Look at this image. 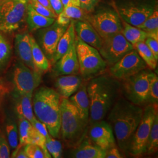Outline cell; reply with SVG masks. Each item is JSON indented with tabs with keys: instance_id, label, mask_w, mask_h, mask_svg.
<instances>
[{
	"instance_id": "6da1fadb",
	"label": "cell",
	"mask_w": 158,
	"mask_h": 158,
	"mask_svg": "<svg viewBox=\"0 0 158 158\" xmlns=\"http://www.w3.org/2000/svg\"><path fill=\"white\" fill-rule=\"evenodd\" d=\"M121 81L110 74H102L87 83L90 102L89 125L105 118L121 94Z\"/></svg>"
},
{
	"instance_id": "7a4b0ae2",
	"label": "cell",
	"mask_w": 158,
	"mask_h": 158,
	"mask_svg": "<svg viewBox=\"0 0 158 158\" xmlns=\"http://www.w3.org/2000/svg\"><path fill=\"white\" fill-rule=\"evenodd\" d=\"M143 111L142 107L124 97H119L106 116L113 128L119 148L125 155H128L131 139L140 122Z\"/></svg>"
},
{
	"instance_id": "3957f363",
	"label": "cell",
	"mask_w": 158,
	"mask_h": 158,
	"mask_svg": "<svg viewBox=\"0 0 158 158\" xmlns=\"http://www.w3.org/2000/svg\"><path fill=\"white\" fill-rule=\"evenodd\" d=\"M61 97L51 87H41L33 97L32 107L35 117L45 125L49 134L57 138L60 129Z\"/></svg>"
},
{
	"instance_id": "277c9868",
	"label": "cell",
	"mask_w": 158,
	"mask_h": 158,
	"mask_svg": "<svg viewBox=\"0 0 158 158\" xmlns=\"http://www.w3.org/2000/svg\"><path fill=\"white\" fill-rule=\"evenodd\" d=\"M60 108V133L65 143L74 148L85 138L88 126L80 118L76 108L69 98H62Z\"/></svg>"
},
{
	"instance_id": "5b68a950",
	"label": "cell",
	"mask_w": 158,
	"mask_h": 158,
	"mask_svg": "<svg viewBox=\"0 0 158 158\" xmlns=\"http://www.w3.org/2000/svg\"><path fill=\"white\" fill-rule=\"evenodd\" d=\"M76 49L79 65V74L84 81H89L104 74L107 64L98 51L85 44L76 36Z\"/></svg>"
},
{
	"instance_id": "8992f818",
	"label": "cell",
	"mask_w": 158,
	"mask_h": 158,
	"mask_svg": "<svg viewBox=\"0 0 158 158\" xmlns=\"http://www.w3.org/2000/svg\"><path fill=\"white\" fill-rule=\"evenodd\" d=\"M113 7L120 18L138 27L158 8L157 0H113Z\"/></svg>"
},
{
	"instance_id": "52a82bcc",
	"label": "cell",
	"mask_w": 158,
	"mask_h": 158,
	"mask_svg": "<svg viewBox=\"0 0 158 158\" xmlns=\"http://www.w3.org/2000/svg\"><path fill=\"white\" fill-rule=\"evenodd\" d=\"M154 72L145 69L121 81V94L125 99L137 106L148 104L149 84Z\"/></svg>"
},
{
	"instance_id": "ba28073f",
	"label": "cell",
	"mask_w": 158,
	"mask_h": 158,
	"mask_svg": "<svg viewBox=\"0 0 158 158\" xmlns=\"http://www.w3.org/2000/svg\"><path fill=\"white\" fill-rule=\"evenodd\" d=\"M157 113L158 105L148 104L145 106L140 122L131 139L128 154L138 156L146 153L148 137Z\"/></svg>"
},
{
	"instance_id": "9c48e42d",
	"label": "cell",
	"mask_w": 158,
	"mask_h": 158,
	"mask_svg": "<svg viewBox=\"0 0 158 158\" xmlns=\"http://www.w3.org/2000/svg\"><path fill=\"white\" fill-rule=\"evenodd\" d=\"M28 0H4L0 3V31L10 33L21 27L26 19Z\"/></svg>"
},
{
	"instance_id": "30bf717a",
	"label": "cell",
	"mask_w": 158,
	"mask_h": 158,
	"mask_svg": "<svg viewBox=\"0 0 158 158\" xmlns=\"http://www.w3.org/2000/svg\"><path fill=\"white\" fill-rule=\"evenodd\" d=\"M87 21L90 23L102 39L122 32V21L114 8H103L94 14L88 15Z\"/></svg>"
},
{
	"instance_id": "8fae6325",
	"label": "cell",
	"mask_w": 158,
	"mask_h": 158,
	"mask_svg": "<svg viewBox=\"0 0 158 158\" xmlns=\"http://www.w3.org/2000/svg\"><path fill=\"white\" fill-rule=\"evenodd\" d=\"M133 49L132 45L120 32L102 39V46L98 52L110 67Z\"/></svg>"
},
{
	"instance_id": "7c38bea8",
	"label": "cell",
	"mask_w": 158,
	"mask_h": 158,
	"mask_svg": "<svg viewBox=\"0 0 158 158\" xmlns=\"http://www.w3.org/2000/svg\"><path fill=\"white\" fill-rule=\"evenodd\" d=\"M42 73L34 71L22 62H17L13 71L15 93L33 96V93L42 81Z\"/></svg>"
},
{
	"instance_id": "4fadbf2b",
	"label": "cell",
	"mask_w": 158,
	"mask_h": 158,
	"mask_svg": "<svg viewBox=\"0 0 158 158\" xmlns=\"http://www.w3.org/2000/svg\"><path fill=\"white\" fill-rule=\"evenodd\" d=\"M147 68L146 63L137 51L133 49L110 66L108 72L114 78L121 81Z\"/></svg>"
},
{
	"instance_id": "5bb4252c",
	"label": "cell",
	"mask_w": 158,
	"mask_h": 158,
	"mask_svg": "<svg viewBox=\"0 0 158 158\" xmlns=\"http://www.w3.org/2000/svg\"><path fill=\"white\" fill-rule=\"evenodd\" d=\"M68 27L59 25L55 20L50 26L38 29L40 31L38 34V44L51 63L55 53L58 42Z\"/></svg>"
},
{
	"instance_id": "9a60e30c",
	"label": "cell",
	"mask_w": 158,
	"mask_h": 158,
	"mask_svg": "<svg viewBox=\"0 0 158 158\" xmlns=\"http://www.w3.org/2000/svg\"><path fill=\"white\" fill-rule=\"evenodd\" d=\"M88 128V138L97 147L106 151L116 146L113 128L107 121L102 119L89 125Z\"/></svg>"
},
{
	"instance_id": "2e32d148",
	"label": "cell",
	"mask_w": 158,
	"mask_h": 158,
	"mask_svg": "<svg viewBox=\"0 0 158 158\" xmlns=\"http://www.w3.org/2000/svg\"><path fill=\"white\" fill-rule=\"evenodd\" d=\"M52 71L55 76L79 74L75 42L70 49L54 63Z\"/></svg>"
},
{
	"instance_id": "e0dca14e",
	"label": "cell",
	"mask_w": 158,
	"mask_h": 158,
	"mask_svg": "<svg viewBox=\"0 0 158 158\" xmlns=\"http://www.w3.org/2000/svg\"><path fill=\"white\" fill-rule=\"evenodd\" d=\"M84 80L77 74H68L57 76L55 87L62 98H69L79 90Z\"/></svg>"
},
{
	"instance_id": "ac0fdd59",
	"label": "cell",
	"mask_w": 158,
	"mask_h": 158,
	"mask_svg": "<svg viewBox=\"0 0 158 158\" xmlns=\"http://www.w3.org/2000/svg\"><path fill=\"white\" fill-rule=\"evenodd\" d=\"M30 35L27 32L17 34L15 38V52L21 62L34 71L40 72L33 61Z\"/></svg>"
},
{
	"instance_id": "d6986e66",
	"label": "cell",
	"mask_w": 158,
	"mask_h": 158,
	"mask_svg": "<svg viewBox=\"0 0 158 158\" xmlns=\"http://www.w3.org/2000/svg\"><path fill=\"white\" fill-rule=\"evenodd\" d=\"M74 30L77 36L82 41L98 51L100 49L102 39L90 23L87 21H74Z\"/></svg>"
},
{
	"instance_id": "ffe728a7",
	"label": "cell",
	"mask_w": 158,
	"mask_h": 158,
	"mask_svg": "<svg viewBox=\"0 0 158 158\" xmlns=\"http://www.w3.org/2000/svg\"><path fill=\"white\" fill-rule=\"evenodd\" d=\"M87 81H84L79 90L69 98V101L76 108L85 125L88 126L90 114V102L87 92Z\"/></svg>"
},
{
	"instance_id": "44dd1931",
	"label": "cell",
	"mask_w": 158,
	"mask_h": 158,
	"mask_svg": "<svg viewBox=\"0 0 158 158\" xmlns=\"http://www.w3.org/2000/svg\"><path fill=\"white\" fill-rule=\"evenodd\" d=\"M106 151L97 147L89 138H85L70 152L69 156L74 158H106Z\"/></svg>"
},
{
	"instance_id": "7402d4cb",
	"label": "cell",
	"mask_w": 158,
	"mask_h": 158,
	"mask_svg": "<svg viewBox=\"0 0 158 158\" xmlns=\"http://www.w3.org/2000/svg\"><path fill=\"white\" fill-rule=\"evenodd\" d=\"M76 34L74 30V21H72L68 25V28L59 40L57 45L55 53L51 63L54 64L58 59L68 52L75 42Z\"/></svg>"
},
{
	"instance_id": "603a6c76",
	"label": "cell",
	"mask_w": 158,
	"mask_h": 158,
	"mask_svg": "<svg viewBox=\"0 0 158 158\" xmlns=\"http://www.w3.org/2000/svg\"><path fill=\"white\" fill-rule=\"evenodd\" d=\"M32 96L15 93V111L18 117L27 119L32 123L35 118L32 107Z\"/></svg>"
},
{
	"instance_id": "cb8c5ba5",
	"label": "cell",
	"mask_w": 158,
	"mask_h": 158,
	"mask_svg": "<svg viewBox=\"0 0 158 158\" xmlns=\"http://www.w3.org/2000/svg\"><path fill=\"white\" fill-rule=\"evenodd\" d=\"M53 18L46 17L35 11L34 8L28 2V9L26 21L31 32H34L41 28H44L51 25L55 21Z\"/></svg>"
},
{
	"instance_id": "d4e9b609",
	"label": "cell",
	"mask_w": 158,
	"mask_h": 158,
	"mask_svg": "<svg viewBox=\"0 0 158 158\" xmlns=\"http://www.w3.org/2000/svg\"><path fill=\"white\" fill-rule=\"evenodd\" d=\"M32 54L34 64L40 73H45L51 68V63L41 49L33 36L30 35Z\"/></svg>"
},
{
	"instance_id": "484cf974",
	"label": "cell",
	"mask_w": 158,
	"mask_h": 158,
	"mask_svg": "<svg viewBox=\"0 0 158 158\" xmlns=\"http://www.w3.org/2000/svg\"><path fill=\"white\" fill-rule=\"evenodd\" d=\"M36 129L27 119L18 117V132H19V147H23L31 143Z\"/></svg>"
},
{
	"instance_id": "4316f807",
	"label": "cell",
	"mask_w": 158,
	"mask_h": 158,
	"mask_svg": "<svg viewBox=\"0 0 158 158\" xmlns=\"http://www.w3.org/2000/svg\"><path fill=\"white\" fill-rule=\"evenodd\" d=\"M121 21L123 24L122 34L131 45L133 46L138 42L145 41L147 37V34L145 31L130 25L122 19Z\"/></svg>"
},
{
	"instance_id": "83f0119b",
	"label": "cell",
	"mask_w": 158,
	"mask_h": 158,
	"mask_svg": "<svg viewBox=\"0 0 158 158\" xmlns=\"http://www.w3.org/2000/svg\"><path fill=\"white\" fill-rule=\"evenodd\" d=\"M136 27L145 31L147 34V36L158 40V8L147 18L143 23Z\"/></svg>"
},
{
	"instance_id": "f1b7e54d",
	"label": "cell",
	"mask_w": 158,
	"mask_h": 158,
	"mask_svg": "<svg viewBox=\"0 0 158 158\" xmlns=\"http://www.w3.org/2000/svg\"><path fill=\"white\" fill-rule=\"evenodd\" d=\"M134 49L137 51L142 59L146 63L147 67L151 70H155L157 68L158 61L153 56L152 52L146 45L145 42H140L133 45Z\"/></svg>"
},
{
	"instance_id": "f546056e",
	"label": "cell",
	"mask_w": 158,
	"mask_h": 158,
	"mask_svg": "<svg viewBox=\"0 0 158 158\" xmlns=\"http://www.w3.org/2000/svg\"><path fill=\"white\" fill-rule=\"evenodd\" d=\"M158 114L153 121L151 130L147 142L146 153L152 155L158 151Z\"/></svg>"
},
{
	"instance_id": "4dcf8cb0",
	"label": "cell",
	"mask_w": 158,
	"mask_h": 158,
	"mask_svg": "<svg viewBox=\"0 0 158 158\" xmlns=\"http://www.w3.org/2000/svg\"><path fill=\"white\" fill-rule=\"evenodd\" d=\"M11 47L6 38L0 34V70L6 68L11 56Z\"/></svg>"
},
{
	"instance_id": "1f68e13d",
	"label": "cell",
	"mask_w": 158,
	"mask_h": 158,
	"mask_svg": "<svg viewBox=\"0 0 158 158\" xmlns=\"http://www.w3.org/2000/svg\"><path fill=\"white\" fill-rule=\"evenodd\" d=\"M8 142L12 149H15L19 145V134L17 125L15 121H10L6 125Z\"/></svg>"
},
{
	"instance_id": "d6a6232c",
	"label": "cell",
	"mask_w": 158,
	"mask_h": 158,
	"mask_svg": "<svg viewBox=\"0 0 158 158\" xmlns=\"http://www.w3.org/2000/svg\"><path fill=\"white\" fill-rule=\"evenodd\" d=\"M63 14L72 20L77 21H87L88 13L77 6H68L64 8Z\"/></svg>"
},
{
	"instance_id": "836d02e7",
	"label": "cell",
	"mask_w": 158,
	"mask_h": 158,
	"mask_svg": "<svg viewBox=\"0 0 158 158\" xmlns=\"http://www.w3.org/2000/svg\"><path fill=\"white\" fill-rule=\"evenodd\" d=\"M45 145L46 148L52 157L54 158L62 157V145L59 141L52 138L51 135L49 136L46 138Z\"/></svg>"
},
{
	"instance_id": "e575fe53",
	"label": "cell",
	"mask_w": 158,
	"mask_h": 158,
	"mask_svg": "<svg viewBox=\"0 0 158 158\" xmlns=\"http://www.w3.org/2000/svg\"><path fill=\"white\" fill-rule=\"evenodd\" d=\"M148 104L158 105V77L153 73L151 80L148 92Z\"/></svg>"
},
{
	"instance_id": "d590c367",
	"label": "cell",
	"mask_w": 158,
	"mask_h": 158,
	"mask_svg": "<svg viewBox=\"0 0 158 158\" xmlns=\"http://www.w3.org/2000/svg\"><path fill=\"white\" fill-rule=\"evenodd\" d=\"M28 2L34 8V10L40 15L46 17L53 18L56 19V14L55 12L40 4L37 0H28Z\"/></svg>"
},
{
	"instance_id": "8d00e7d4",
	"label": "cell",
	"mask_w": 158,
	"mask_h": 158,
	"mask_svg": "<svg viewBox=\"0 0 158 158\" xmlns=\"http://www.w3.org/2000/svg\"><path fill=\"white\" fill-rule=\"evenodd\" d=\"M24 149L28 158H46L42 148L37 145L29 143L24 146Z\"/></svg>"
},
{
	"instance_id": "74e56055",
	"label": "cell",
	"mask_w": 158,
	"mask_h": 158,
	"mask_svg": "<svg viewBox=\"0 0 158 158\" xmlns=\"http://www.w3.org/2000/svg\"><path fill=\"white\" fill-rule=\"evenodd\" d=\"M10 148L8 142L3 136H0V158L11 157Z\"/></svg>"
},
{
	"instance_id": "f35d334b",
	"label": "cell",
	"mask_w": 158,
	"mask_h": 158,
	"mask_svg": "<svg viewBox=\"0 0 158 158\" xmlns=\"http://www.w3.org/2000/svg\"><path fill=\"white\" fill-rule=\"evenodd\" d=\"M100 0H79L80 7L87 13L89 14L93 11Z\"/></svg>"
},
{
	"instance_id": "ab89813d",
	"label": "cell",
	"mask_w": 158,
	"mask_h": 158,
	"mask_svg": "<svg viewBox=\"0 0 158 158\" xmlns=\"http://www.w3.org/2000/svg\"><path fill=\"white\" fill-rule=\"evenodd\" d=\"M145 43L152 52V53L158 61V40L153 39L151 37L147 36L146 40H145Z\"/></svg>"
},
{
	"instance_id": "60d3db41",
	"label": "cell",
	"mask_w": 158,
	"mask_h": 158,
	"mask_svg": "<svg viewBox=\"0 0 158 158\" xmlns=\"http://www.w3.org/2000/svg\"><path fill=\"white\" fill-rule=\"evenodd\" d=\"M34 128L37 130L40 134H41L43 136H44L46 138H48L49 136L51 135L48 131V129L46 127L44 123H41L38 119L35 117L33 122L31 123Z\"/></svg>"
},
{
	"instance_id": "b9f144b4",
	"label": "cell",
	"mask_w": 158,
	"mask_h": 158,
	"mask_svg": "<svg viewBox=\"0 0 158 158\" xmlns=\"http://www.w3.org/2000/svg\"><path fill=\"white\" fill-rule=\"evenodd\" d=\"M106 152V158H122L124 157L116 146L108 149Z\"/></svg>"
},
{
	"instance_id": "7bdbcfd3",
	"label": "cell",
	"mask_w": 158,
	"mask_h": 158,
	"mask_svg": "<svg viewBox=\"0 0 158 158\" xmlns=\"http://www.w3.org/2000/svg\"><path fill=\"white\" fill-rule=\"evenodd\" d=\"M49 1L52 10L57 15H58L63 11L64 7L61 0H49Z\"/></svg>"
},
{
	"instance_id": "ee69618b",
	"label": "cell",
	"mask_w": 158,
	"mask_h": 158,
	"mask_svg": "<svg viewBox=\"0 0 158 158\" xmlns=\"http://www.w3.org/2000/svg\"><path fill=\"white\" fill-rule=\"evenodd\" d=\"M11 157L17 158H28L27 153L25 152L24 146L17 147L15 149H14Z\"/></svg>"
},
{
	"instance_id": "f6af8a7d",
	"label": "cell",
	"mask_w": 158,
	"mask_h": 158,
	"mask_svg": "<svg viewBox=\"0 0 158 158\" xmlns=\"http://www.w3.org/2000/svg\"><path fill=\"white\" fill-rule=\"evenodd\" d=\"M56 21L57 23H59L60 25L68 26L69 25V23L72 21V19H70L69 18L63 14V12H62L60 14H59L57 15L56 19Z\"/></svg>"
},
{
	"instance_id": "bcb514c9",
	"label": "cell",
	"mask_w": 158,
	"mask_h": 158,
	"mask_svg": "<svg viewBox=\"0 0 158 158\" xmlns=\"http://www.w3.org/2000/svg\"><path fill=\"white\" fill-rule=\"evenodd\" d=\"M64 8L68 6H80L79 0H61Z\"/></svg>"
},
{
	"instance_id": "7dc6e473",
	"label": "cell",
	"mask_w": 158,
	"mask_h": 158,
	"mask_svg": "<svg viewBox=\"0 0 158 158\" xmlns=\"http://www.w3.org/2000/svg\"><path fill=\"white\" fill-rule=\"evenodd\" d=\"M37 1L40 2V4H42V6H45V7L48 8V9H49V10H51L53 11V10H52V7H51V4H50V3H49V0H37Z\"/></svg>"
},
{
	"instance_id": "c3c4849f",
	"label": "cell",
	"mask_w": 158,
	"mask_h": 158,
	"mask_svg": "<svg viewBox=\"0 0 158 158\" xmlns=\"http://www.w3.org/2000/svg\"><path fill=\"white\" fill-rule=\"evenodd\" d=\"M4 1V0H0V3H1V2H2V1Z\"/></svg>"
}]
</instances>
